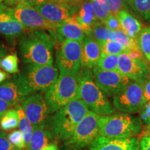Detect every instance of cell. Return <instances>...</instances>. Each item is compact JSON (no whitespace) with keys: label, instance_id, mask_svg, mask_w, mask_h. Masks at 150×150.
Listing matches in <instances>:
<instances>
[{"label":"cell","instance_id":"obj_1","mask_svg":"<svg viewBox=\"0 0 150 150\" xmlns=\"http://www.w3.org/2000/svg\"><path fill=\"white\" fill-rule=\"evenodd\" d=\"M59 70L53 65L26 64L13 76V81L24 97L47 93L59 78Z\"/></svg>","mask_w":150,"mask_h":150},{"label":"cell","instance_id":"obj_2","mask_svg":"<svg viewBox=\"0 0 150 150\" xmlns=\"http://www.w3.org/2000/svg\"><path fill=\"white\" fill-rule=\"evenodd\" d=\"M88 111L81 99H75L49 116L46 125L56 140L66 141Z\"/></svg>","mask_w":150,"mask_h":150},{"label":"cell","instance_id":"obj_3","mask_svg":"<svg viewBox=\"0 0 150 150\" xmlns=\"http://www.w3.org/2000/svg\"><path fill=\"white\" fill-rule=\"evenodd\" d=\"M54 38L42 30H34L20 40L19 50L26 64L53 65Z\"/></svg>","mask_w":150,"mask_h":150},{"label":"cell","instance_id":"obj_4","mask_svg":"<svg viewBox=\"0 0 150 150\" xmlns=\"http://www.w3.org/2000/svg\"><path fill=\"white\" fill-rule=\"evenodd\" d=\"M78 97L90 111L97 115L105 116L115 113L116 109L107 95L97 85L91 69L83 67L80 71Z\"/></svg>","mask_w":150,"mask_h":150},{"label":"cell","instance_id":"obj_5","mask_svg":"<svg viewBox=\"0 0 150 150\" xmlns=\"http://www.w3.org/2000/svg\"><path fill=\"white\" fill-rule=\"evenodd\" d=\"M140 117L128 113H114L100 116V136L110 139H127L140 134L142 130Z\"/></svg>","mask_w":150,"mask_h":150},{"label":"cell","instance_id":"obj_6","mask_svg":"<svg viewBox=\"0 0 150 150\" xmlns=\"http://www.w3.org/2000/svg\"><path fill=\"white\" fill-rule=\"evenodd\" d=\"M79 74H60L58 79L45 95L49 114L54 113L79 98Z\"/></svg>","mask_w":150,"mask_h":150},{"label":"cell","instance_id":"obj_7","mask_svg":"<svg viewBox=\"0 0 150 150\" xmlns=\"http://www.w3.org/2000/svg\"><path fill=\"white\" fill-rule=\"evenodd\" d=\"M100 115L88 111L75 128L70 138L64 145L68 148L80 150L89 146L99 136H100L99 126Z\"/></svg>","mask_w":150,"mask_h":150},{"label":"cell","instance_id":"obj_8","mask_svg":"<svg viewBox=\"0 0 150 150\" xmlns=\"http://www.w3.org/2000/svg\"><path fill=\"white\" fill-rule=\"evenodd\" d=\"M82 43L65 40L56 52V65L60 74H79L81 70Z\"/></svg>","mask_w":150,"mask_h":150},{"label":"cell","instance_id":"obj_9","mask_svg":"<svg viewBox=\"0 0 150 150\" xmlns=\"http://www.w3.org/2000/svg\"><path fill=\"white\" fill-rule=\"evenodd\" d=\"M144 85L131 81L126 88L112 97V105L119 111L133 114L139 112L146 104L144 97Z\"/></svg>","mask_w":150,"mask_h":150},{"label":"cell","instance_id":"obj_10","mask_svg":"<svg viewBox=\"0 0 150 150\" xmlns=\"http://www.w3.org/2000/svg\"><path fill=\"white\" fill-rule=\"evenodd\" d=\"M93 73L97 85L109 97L122 93L132 81L117 71L103 70L97 66L93 67Z\"/></svg>","mask_w":150,"mask_h":150},{"label":"cell","instance_id":"obj_11","mask_svg":"<svg viewBox=\"0 0 150 150\" xmlns=\"http://www.w3.org/2000/svg\"><path fill=\"white\" fill-rule=\"evenodd\" d=\"M5 6L6 10L27 29L55 30L58 27L46 20L34 6L28 5Z\"/></svg>","mask_w":150,"mask_h":150},{"label":"cell","instance_id":"obj_12","mask_svg":"<svg viewBox=\"0 0 150 150\" xmlns=\"http://www.w3.org/2000/svg\"><path fill=\"white\" fill-rule=\"evenodd\" d=\"M34 7L46 20L59 27L76 14L79 6H73L58 0H47Z\"/></svg>","mask_w":150,"mask_h":150},{"label":"cell","instance_id":"obj_13","mask_svg":"<svg viewBox=\"0 0 150 150\" xmlns=\"http://www.w3.org/2000/svg\"><path fill=\"white\" fill-rule=\"evenodd\" d=\"M117 71L131 80L145 85L150 78V70L142 59H132L125 52L119 55Z\"/></svg>","mask_w":150,"mask_h":150},{"label":"cell","instance_id":"obj_14","mask_svg":"<svg viewBox=\"0 0 150 150\" xmlns=\"http://www.w3.org/2000/svg\"><path fill=\"white\" fill-rule=\"evenodd\" d=\"M22 108L33 127L46 125L50 114L45 99L41 94L26 97L22 102Z\"/></svg>","mask_w":150,"mask_h":150},{"label":"cell","instance_id":"obj_15","mask_svg":"<svg viewBox=\"0 0 150 150\" xmlns=\"http://www.w3.org/2000/svg\"><path fill=\"white\" fill-rule=\"evenodd\" d=\"M140 140L136 137L127 139H110L99 136L88 150H139Z\"/></svg>","mask_w":150,"mask_h":150},{"label":"cell","instance_id":"obj_16","mask_svg":"<svg viewBox=\"0 0 150 150\" xmlns=\"http://www.w3.org/2000/svg\"><path fill=\"white\" fill-rule=\"evenodd\" d=\"M54 31V38L56 37L61 42L65 40H76L83 42L86 37L84 31L75 21L73 16L66 22L60 24Z\"/></svg>","mask_w":150,"mask_h":150},{"label":"cell","instance_id":"obj_17","mask_svg":"<svg viewBox=\"0 0 150 150\" xmlns=\"http://www.w3.org/2000/svg\"><path fill=\"white\" fill-rule=\"evenodd\" d=\"M101 55L102 50L98 42L91 35H86L82 43L81 67L93 69L97 66Z\"/></svg>","mask_w":150,"mask_h":150},{"label":"cell","instance_id":"obj_18","mask_svg":"<svg viewBox=\"0 0 150 150\" xmlns=\"http://www.w3.org/2000/svg\"><path fill=\"white\" fill-rule=\"evenodd\" d=\"M73 18L87 35H91L93 26L98 22L91 0H83Z\"/></svg>","mask_w":150,"mask_h":150},{"label":"cell","instance_id":"obj_19","mask_svg":"<svg viewBox=\"0 0 150 150\" xmlns=\"http://www.w3.org/2000/svg\"><path fill=\"white\" fill-rule=\"evenodd\" d=\"M25 29L20 22L15 18L6 8L5 6H0V34L6 36H18Z\"/></svg>","mask_w":150,"mask_h":150},{"label":"cell","instance_id":"obj_20","mask_svg":"<svg viewBox=\"0 0 150 150\" xmlns=\"http://www.w3.org/2000/svg\"><path fill=\"white\" fill-rule=\"evenodd\" d=\"M53 139L55 138L46 125L34 126L28 149L42 150L43 148L52 144Z\"/></svg>","mask_w":150,"mask_h":150},{"label":"cell","instance_id":"obj_21","mask_svg":"<svg viewBox=\"0 0 150 150\" xmlns=\"http://www.w3.org/2000/svg\"><path fill=\"white\" fill-rule=\"evenodd\" d=\"M117 18L120 23L121 29L129 37L138 39V35L142 28L141 22L127 11H121L118 14Z\"/></svg>","mask_w":150,"mask_h":150},{"label":"cell","instance_id":"obj_22","mask_svg":"<svg viewBox=\"0 0 150 150\" xmlns=\"http://www.w3.org/2000/svg\"><path fill=\"white\" fill-rule=\"evenodd\" d=\"M24 97L20 94L18 86L14 81H7L0 83V99L10 103L14 106H19L24 101Z\"/></svg>","mask_w":150,"mask_h":150},{"label":"cell","instance_id":"obj_23","mask_svg":"<svg viewBox=\"0 0 150 150\" xmlns=\"http://www.w3.org/2000/svg\"><path fill=\"white\" fill-rule=\"evenodd\" d=\"M91 35L99 45L106 41L115 40L116 38L115 31L108 29L104 24L99 21L93 26Z\"/></svg>","mask_w":150,"mask_h":150},{"label":"cell","instance_id":"obj_24","mask_svg":"<svg viewBox=\"0 0 150 150\" xmlns=\"http://www.w3.org/2000/svg\"><path fill=\"white\" fill-rule=\"evenodd\" d=\"M17 108H18L19 115H20V122H19L18 125L19 131L23 135L26 147L28 148L30 141H31V136H32L33 126L32 124L31 123V122L29 120V119L27 117V116L25 115L22 108L20 107V106H18Z\"/></svg>","mask_w":150,"mask_h":150},{"label":"cell","instance_id":"obj_25","mask_svg":"<svg viewBox=\"0 0 150 150\" xmlns=\"http://www.w3.org/2000/svg\"><path fill=\"white\" fill-rule=\"evenodd\" d=\"M129 7L138 17L150 22V0H131Z\"/></svg>","mask_w":150,"mask_h":150},{"label":"cell","instance_id":"obj_26","mask_svg":"<svg viewBox=\"0 0 150 150\" xmlns=\"http://www.w3.org/2000/svg\"><path fill=\"white\" fill-rule=\"evenodd\" d=\"M20 122V115L18 108H11L5 112L0 120V127L4 131L18 128Z\"/></svg>","mask_w":150,"mask_h":150},{"label":"cell","instance_id":"obj_27","mask_svg":"<svg viewBox=\"0 0 150 150\" xmlns=\"http://www.w3.org/2000/svg\"><path fill=\"white\" fill-rule=\"evenodd\" d=\"M116 38L115 40L120 42L125 48V53L131 51H138L140 50L138 46V39H134L129 37L122 29H118L115 31Z\"/></svg>","mask_w":150,"mask_h":150},{"label":"cell","instance_id":"obj_28","mask_svg":"<svg viewBox=\"0 0 150 150\" xmlns=\"http://www.w3.org/2000/svg\"><path fill=\"white\" fill-rule=\"evenodd\" d=\"M138 42L142 54L150 61V24L142 28L138 36Z\"/></svg>","mask_w":150,"mask_h":150},{"label":"cell","instance_id":"obj_29","mask_svg":"<svg viewBox=\"0 0 150 150\" xmlns=\"http://www.w3.org/2000/svg\"><path fill=\"white\" fill-rule=\"evenodd\" d=\"M118 61L119 55L102 53L97 66L103 70L117 71Z\"/></svg>","mask_w":150,"mask_h":150},{"label":"cell","instance_id":"obj_30","mask_svg":"<svg viewBox=\"0 0 150 150\" xmlns=\"http://www.w3.org/2000/svg\"><path fill=\"white\" fill-rule=\"evenodd\" d=\"M0 67L10 74H17L19 72L18 56L16 54H13L1 58Z\"/></svg>","mask_w":150,"mask_h":150},{"label":"cell","instance_id":"obj_31","mask_svg":"<svg viewBox=\"0 0 150 150\" xmlns=\"http://www.w3.org/2000/svg\"><path fill=\"white\" fill-rule=\"evenodd\" d=\"M101 3L107 9L110 15L117 17L122 11L127 10V6L120 0H99Z\"/></svg>","mask_w":150,"mask_h":150},{"label":"cell","instance_id":"obj_32","mask_svg":"<svg viewBox=\"0 0 150 150\" xmlns=\"http://www.w3.org/2000/svg\"><path fill=\"white\" fill-rule=\"evenodd\" d=\"M102 53L107 54H114V55H120V54L125 52V48L120 42L116 40L106 41V42L99 44Z\"/></svg>","mask_w":150,"mask_h":150},{"label":"cell","instance_id":"obj_33","mask_svg":"<svg viewBox=\"0 0 150 150\" xmlns=\"http://www.w3.org/2000/svg\"><path fill=\"white\" fill-rule=\"evenodd\" d=\"M91 1L93 4L97 20L102 23L109 17V12L105 8L104 6L99 1V0H91Z\"/></svg>","mask_w":150,"mask_h":150},{"label":"cell","instance_id":"obj_34","mask_svg":"<svg viewBox=\"0 0 150 150\" xmlns=\"http://www.w3.org/2000/svg\"><path fill=\"white\" fill-rule=\"evenodd\" d=\"M8 139L12 145L18 150H22L26 147L23 135L20 131L16 130L8 135Z\"/></svg>","mask_w":150,"mask_h":150},{"label":"cell","instance_id":"obj_35","mask_svg":"<svg viewBox=\"0 0 150 150\" xmlns=\"http://www.w3.org/2000/svg\"><path fill=\"white\" fill-rule=\"evenodd\" d=\"M140 119L142 123L145 125L148 129L150 128V102L145 104L140 110Z\"/></svg>","mask_w":150,"mask_h":150},{"label":"cell","instance_id":"obj_36","mask_svg":"<svg viewBox=\"0 0 150 150\" xmlns=\"http://www.w3.org/2000/svg\"><path fill=\"white\" fill-rule=\"evenodd\" d=\"M102 23L104 24V26L106 28H108L110 30H112V31H115L118 29H121L119 19H118L117 17L111 16V15H110L109 17Z\"/></svg>","mask_w":150,"mask_h":150},{"label":"cell","instance_id":"obj_37","mask_svg":"<svg viewBox=\"0 0 150 150\" xmlns=\"http://www.w3.org/2000/svg\"><path fill=\"white\" fill-rule=\"evenodd\" d=\"M47 0H6L7 4L15 6L18 5H28L31 6L40 4Z\"/></svg>","mask_w":150,"mask_h":150},{"label":"cell","instance_id":"obj_38","mask_svg":"<svg viewBox=\"0 0 150 150\" xmlns=\"http://www.w3.org/2000/svg\"><path fill=\"white\" fill-rule=\"evenodd\" d=\"M0 150H18L12 145L5 132H0Z\"/></svg>","mask_w":150,"mask_h":150},{"label":"cell","instance_id":"obj_39","mask_svg":"<svg viewBox=\"0 0 150 150\" xmlns=\"http://www.w3.org/2000/svg\"><path fill=\"white\" fill-rule=\"evenodd\" d=\"M139 150H150V134L147 133L140 140Z\"/></svg>","mask_w":150,"mask_h":150},{"label":"cell","instance_id":"obj_40","mask_svg":"<svg viewBox=\"0 0 150 150\" xmlns=\"http://www.w3.org/2000/svg\"><path fill=\"white\" fill-rule=\"evenodd\" d=\"M13 105L10 104V103L0 99V120L1 119L3 115H4L5 112L8 109H10V108Z\"/></svg>","mask_w":150,"mask_h":150},{"label":"cell","instance_id":"obj_41","mask_svg":"<svg viewBox=\"0 0 150 150\" xmlns=\"http://www.w3.org/2000/svg\"><path fill=\"white\" fill-rule=\"evenodd\" d=\"M144 97L145 102H150V79L144 85Z\"/></svg>","mask_w":150,"mask_h":150},{"label":"cell","instance_id":"obj_42","mask_svg":"<svg viewBox=\"0 0 150 150\" xmlns=\"http://www.w3.org/2000/svg\"><path fill=\"white\" fill-rule=\"evenodd\" d=\"M58 1H60L61 2L67 4L70 6H79V5L83 0H58Z\"/></svg>","mask_w":150,"mask_h":150},{"label":"cell","instance_id":"obj_43","mask_svg":"<svg viewBox=\"0 0 150 150\" xmlns=\"http://www.w3.org/2000/svg\"><path fill=\"white\" fill-rule=\"evenodd\" d=\"M42 150H58V147L56 144L52 143L45 148H43Z\"/></svg>","mask_w":150,"mask_h":150},{"label":"cell","instance_id":"obj_44","mask_svg":"<svg viewBox=\"0 0 150 150\" xmlns=\"http://www.w3.org/2000/svg\"><path fill=\"white\" fill-rule=\"evenodd\" d=\"M6 53V47L4 46V45L0 42V59L1 58L4 57L5 56Z\"/></svg>","mask_w":150,"mask_h":150},{"label":"cell","instance_id":"obj_45","mask_svg":"<svg viewBox=\"0 0 150 150\" xmlns=\"http://www.w3.org/2000/svg\"><path fill=\"white\" fill-rule=\"evenodd\" d=\"M8 77V75L6 73L0 70V83H2L4 81H5Z\"/></svg>","mask_w":150,"mask_h":150},{"label":"cell","instance_id":"obj_46","mask_svg":"<svg viewBox=\"0 0 150 150\" xmlns=\"http://www.w3.org/2000/svg\"><path fill=\"white\" fill-rule=\"evenodd\" d=\"M120 1H122V2L125 4H126L127 6H128V7H129V3H130L131 0H120Z\"/></svg>","mask_w":150,"mask_h":150},{"label":"cell","instance_id":"obj_47","mask_svg":"<svg viewBox=\"0 0 150 150\" xmlns=\"http://www.w3.org/2000/svg\"><path fill=\"white\" fill-rule=\"evenodd\" d=\"M67 149H65V150H79V149H72V148H68V147H67Z\"/></svg>","mask_w":150,"mask_h":150},{"label":"cell","instance_id":"obj_48","mask_svg":"<svg viewBox=\"0 0 150 150\" xmlns=\"http://www.w3.org/2000/svg\"><path fill=\"white\" fill-rule=\"evenodd\" d=\"M3 1H4V0H0V3H1V2H2Z\"/></svg>","mask_w":150,"mask_h":150},{"label":"cell","instance_id":"obj_49","mask_svg":"<svg viewBox=\"0 0 150 150\" xmlns=\"http://www.w3.org/2000/svg\"><path fill=\"white\" fill-rule=\"evenodd\" d=\"M148 133H149V134H150V128L149 129V131H148Z\"/></svg>","mask_w":150,"mask_h":150}]
</instances>
